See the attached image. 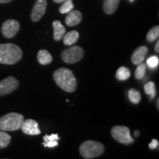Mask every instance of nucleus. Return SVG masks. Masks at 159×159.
<instances>
[{"label": "nucleus", "mask_w": 159, "mask_h": 159, "mask_svg": "<svg viewBox=\"0 0 159 159\" xmlns=\"http://www.w3.org/2000/svg\"><path fill=\"white\" fill-rule=\"evenodd\" d=\"M55 82L61 89L69 93L74 92L77 89V80L74 74L66 68H60L53 74Z\"/></svg>", "instance_id": "nucleus-1"}, {"label": "nucleus", "mask_w": 159, "mask_h": 159, "mask_svg": "<svg viewBox=\"0 0 159 159\" xmlns=\"http://www.w3.org/2000/svg\"><path fill=\"white\" fill-rule=\"evenodd\" d=\"M22 57V51L13 43H0V63L13 65Z\"/></svg>", "instance_id": "nucleus-2"}, {"label": "nucleus", "mask_w": 159, "mask_h": 159, "mask_svg": "<svg viewBox=\"0 0 159 159\" xmlns=\"http://www.w3.org/2000/svg\"><path fill=\"white\" fill-rule=\"evenodd\" d=\"M24 116L18 113H10L0 118V130L3 131H15L21 128Z\"/></svg>", "instance_id": "nucleus-3"}, {"label": "nucleus", "mask_w": 159, "mask_h": 159, "mask_svg": "<svg viewBox=\"0 0 159 159\" xmlns=\"http://www.w3.org/2000/svg\"><path fill=\"white\" fill-rule=\"evenodd\" d=\"M105 148L102 144L95 141H86L80 147V152L84 158L91 159L101 156Z\"/></svg>", "instance_id": "nucleus-4"}, {"label": "nucleus", "mask_w": 159, "mask_h": 159, "mask_svg": "<svg viewBox=\"0 0 159 159\" xmlns=\"http://www.w3.org/2000/svg\"><path fill=\"white\" fill-rule=\"evenodd\" d=\"M111 135L117 142L124 144H130L134 140L130 136V130L125 126H114L111 129Z\"/></svg>", "instance_id": "nucleus-5"}, {"label": "nucleus", "mask_w": 159, "mask_h": 159, "mask_svg": "<svg viewBox=\"0 0 159 159\" xmlns=\"http://www.w3.org/2000/svg\"><path fill=\"white\" fill-rule=\"evenodd\" d=\"M84 55V51L78 46H73L65 49L61 54V57L67 63H75L80 61Z\"/></svg>", "instance_id": "nucleus-6"}, {"label": "nucleus", "mask_w": 159, "mask_h": 159, "mask_svg": "<svg viewBox=\"0 0 159 159\" xmlns=\"http://www.w3.org/2000/svg\"><path fill=\"white\" fill-rule=\"evenodd\" d=\"M19 82L15 77H8L0 81V96L11 94L18 88Z\"/></svg>", "instance_id": "nucleus-7"}, {"label": "nucleus", "mask_w": 159, "mask_h": 159, "mask_svg": "<svg viewBox=\"0 0 159 159\" xmlns=\"http://www.w3.org/2000/svg\"><path fill=\"white\" fill-rule=\"evenodd\" d=\"M19 28V23L17 21L13 19H8L5 21L2 26V33L5 38L11 39L17 34Z\"/></svg>", "instance_id": "nucleus-8"}, {"label": "nucleus", "mask_w": 159, "mask_h": 159, "mask_svg": "<svg viewBox=\"0 0 159 159\" xmlns=\"http://www.w3.org/2000/svg\"><path fill=\"white\" fill-rule=\"evenodd\" d=\"M47 0H37L35 2L34 7H33V11H32V21H34V22L39 21L43 17V16L44 15L46 9H47Z\"/></svg>", "instance_id": "nucleus-9"}, {"label": "nucleus", "mask_w": 159, "mask_h": 159, "mask_svg": "<svg viewBox=\"0 0 159 159\" xmlns=\"http://www.w3.org/2000/svg\"><path fill=\"white\" fill-rule=\"evenodd\" d=\"M21 130L24 134L30 136H35L41 134V130L39 128V124L36 121L33 119H27L24 120L22 124L21 125Z\"/></svg>", "instance_id": "nucleus-10"}, {"label": "nucleus", "mask_w": 159, "mask_h": 159, "mask_svg": "<svg viewBox=\"0 0 159 159\" xmlns=\"http://www.w3.org/2000/svg\"><path fill=\"white\" fill-rule=\"evenodd\" d=\"M148 52V48L145 46H142L136 49L131 57V61L135 65H139L142 63L145 58L147 53Z\"/></svg>", "instance_id": "nucleus-11"}, {"label": "nucleus", "mask_w": 159, "mask_h": 159, "mask_svg": "<svg viewBox=\"0 0 159 159\" xmlns=\"http://www.w3.org/2000/svg\"><path fill=\"white\" fill-rule=\"evenodd\" d=\"M82 21V13L78 11H71L66 17V24L69 27L77 25Z\"/></svg>", "instance_id": "nucleus-12"}, {"label": "nucleus", "mask_w": 159, "mask_h": 159, "mask_svg": "<svg viewBox=\"0 0 159 159\" xmlns=\"http://www.w3.org/2000/svg\"><path fill=\"white\" fill-rule=\"evenodd\" d=\"M52 27L54 29V39L55 41H58L61 40L66 34V28L63 27L61 21L58 20L54 21L52 22Z\"/></svg>", "instance_id": "nucleus-13"}, {"label": "nucleus", "mask_w": 159, "mask_h": 159, "mask_svg": "<svg viewBox=\"0 0 159 159\" xmlns=\"http://www.w3.org/2000/svg\"><path fill=\"white\" fill-rule=\"evenodd\" d=\"M37 59L41 65H48L52 61V55L46 49H41L37 55Z\"/></svg>", "instance_id": "nucleus-14"}, {"label": "nucleus", "mask_w": 159, "mask_h": 159, "mask_svg": "<svg viewBox=\"0 0 159 159\" xmlns=\"http://www.w3.org/2000/svg\"><path fill=\"white\" fill-rule=\"evenodd\" d=\"M120 0H105L103 9L105 13L110 15L114 13L118 7Z\"/></svg>", "instance_id": "nucleus-15"}, {"label": "nucleus", "mask_w": 159, "mask_h": 159, "mask_svg": "<svg viewBox=\"0 0 159 159\" xmlns=\"http://www.w3.org/2000/svg\"><path fill=\"white\" fill-rule=\"evenodd\" d=\"M60 139L58 135L56 134H51V135H46V136H43V141L44 142L43 143V146L45 148H55V147H57L58 145V141Z\"/></svg>", "instance_id": "nucleus-16"}, {"label": "nucleus", "mask_w": 159, "mask_h": 159, "mask_svg": "<svg viewBox=\"0 0 159 159\" xmlns=\"http://www.w3.org/2000/svg\"><path fill=\"white\" fill-rule=\"evenodd\" d=\"M79 33L76 30H72L66 33L63 36V43L65 45L71 46L74 44L79 39Z\"/></svg>", "instance_id": "nucleus-17"}, {"label": "nucleus", "mask_w": 159, "mask_h": 159, "mask_svg": "<svg viewBox=\"0 0 159 159\" xmlns=\"http://www.w3.org/2000/svg\"><path fill=\"white\" fill-rule=\"evenodd\" d=\"M130 76V69L125 66H121L118 69L116 73V77L119 80H126Z\"/></svg>", "instance_id": "nucleus-18"}, {"label": "nucleus", "mask_w": 159, "mask_h": 159, "mask_svg": "<svg viewBox=\"0 0 159 159\" xmlns=\"http://www.w3.org/2000/svg\"><path fill=\"white\" fill-rule=\"evenodd\" d=\"M11 140V136L5 131L0 130V149L7 148Z\"/></svg>", "instance_id": "nucleus-19"}, {"label": "nucleus", "mask_w": 159, "mask_h": 159, "mask_svg": "<svg viewBox=\"0 0 159 159\" xmlns=\"http://www.w3.org/2000/svg\"><path fill=\"white\" fill-rule=\"evenodd\" d=\"M73 8H74V4L72 2V0H66L63 2L62 5L60 7L59 11L62 14H65L72 11Z\"/></svg>", "instance_id": "nucleus-20"}, {"label": "nucleus", "mask_w": 159, "mask_h": 159, "mask_svg": "<svg viewBox=\"0 0 159 159\" xmlns=\"http://www.w3.org/2000/svg\"><path fill=\"white\" fill-rule=\"evenodd\" d=\"M128 98L134 104H138L141 100V94L136 89H132L128 91Z\"/></svg>", "instance_id": "nucleus-21"}, {"label": "nucleus", "mask_w": 159, "mask_h": 159, "mask_svg": "<svg viewBox=\"0 0 159 159\" xmlns=\"http://www.w3.org/2000/svg\"><path fill=\"white\" fill-rule=\"evenodd\" d=\"M159 36V27L155 26L152 29H150L147 35V40L149 42H152L156 41Z\"/></svg>", "instance_id": "nucleus-22"}, {"label": "nucleus", "mask_w": 159, "mask_h": 159, "mask_svg": "<svg viewBox=\"0 0 159 159\" xmlns=\"http://www.w3.org/2000/svg\"><path fill=\"white\" fill-rule=\"evenodd\" d=\"M144 91L147 94L150 96L151 99H153L156 96V86H155V83L152 81L147 83L144 85Z\"/></svg>", "instance_id": "nucleus-23"}, {"label": "nucleus", "mask_w": 159, "mask_h": 159, "mask_svg": "<svg viewBox=\"0 0 159 159\" xmlns=\"http://www.w3.org/2000/svg\"><path fill=\"white\" fill-rule=\"evenodd\" d=\"M145 71H146V66L142 63H140L138 65V67L135 71V77L138 80L142 79L144 77Z\"/></svg>", "instance_id": "nucleus-24"}, {"label": "nucleus", "mask_w": 159, "mask_h": 159, "mask_svg": "<svg viewBox=\"0 0 159 159\" xmlns=\"http://www.w3.org/2000/svg\"><path fill=\"white\" fill-rule=\"evenodd\" d=\"M147 63H148V66L151 69L156 68L158 66L159 63V59L157 56H155V55H152L150 57H149L147 61Z\"/></svg>", "instance_id": "nucleus-25"}, {"label": "nucleus", "mask_w": 159, "mask_h": 159, "mask_svg": "<svg viewBox=\"0 0 159 159\" xmlns=\"http://www.w3.org/2000/svg\"><path fill=\"white\" fill-rule=\"evenodd\" d=\"M158 147V141L157 139H152V142L149 144V148L152 150H155Z\"/></svg>", "instance_id": "nucleus-26"}, {"label": "nucleus", "mask_w": 159, "mask_h": 159, "mask_svg": "<svg viewBox=\"0 0 159 159\" xmlns=\"http://www.w3.org/2000/svg\"><path fill=\"white\" fill-rule=\"evenodd\" d=\"M158 47H159V41H157L156 44V46H155V51H156L157 53L159 52V48H158Z\"/></svg>", "instance_id": "nucleus-27"}, {"label": "nucleus", "mask_w": 159, "mask_h": 159, "mask_svg": "<svg viewBox=\"0 0 159 159\" xmlns=\"http://www.w3.org/2000/svg\"><path fill=\"white\" fill-rule=\"evenodd\" d=\"M13 0H0V3L1 4H5V3H9Z\"/></svg>", "instance_id": "nucleus-28"}, {"label": "nucleus", "mask_w": 159, "mask_h": 159, "mask_svg": "<svg viewBox=\"0 0 159 159\" xmlns=\"http://www.w3.org/2000/svg\"><path fill=\"white\" fill-rule=\"evenodd\" d=\"M55 3H63L66 0H53Z\"/></svg>", "instance_id": "nucleus-29"}, {"label": "nucleus", "mask_w": 159, "mask_h": 159, "mask_svg": "<svg viewBox=\"0 0 159 159\" xmlns=\"http://www.w3.org/2000/svg\"><path fill=\"white\" fill-rule=\"evenodd\" d=\"M139 135V131H138V130H136L135 131V136H138Z\"/></svg>", "instance_id": "nucleus-30"}, {"label": "nucleus", "mask_w": 159, "mask_h": 159, "mask_svg": "<svg viewBox=\"0 0 159 159\" xmlns=\"http://www.w3.org/2000/svg\"><path fill=\"white\" fill-rule=\"evenodd\" d=\"M158 103H159V99H157V108H159V106H158Z\"/></svg>", "instance_id": "nucleus-31"}, {"label": "nucleus", "mask_w": 159, "mask_h": 159, "mask_svg": "<svg viewBox=\"0 0 159 159\" xmlns=\"http://www.w3.org/2000/svg\"><path fill=\"white\" fill-rule=\"evenodd\" d=\"M130 1H133V0H130Z\"/></svg>", "instance_id": "nucleus-32"}]
</instances>
